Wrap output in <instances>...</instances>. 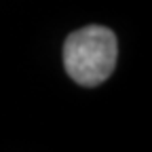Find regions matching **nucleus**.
Returning <instances> with one entry per match:
<instances>
[{"mask_svg": "<svg viewBox=\"0 0 152 152\" xmlns=\"http://www.w3.org/2000/svg\"><path fill=\"white\" fill-rule=\"evenodd\" d=\"M116 34L104 26H85L64 42V68L80 87H97L116 68Z\"/></svg>", "mask_w": 152, "mask_h": 152, "instance_id": "nucleus-1", "label": "nucleus"}]
</instances>
